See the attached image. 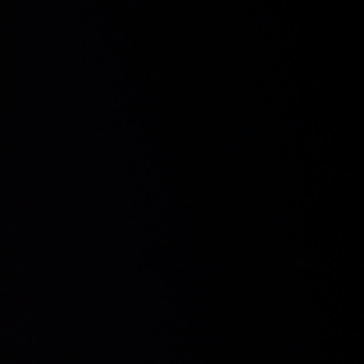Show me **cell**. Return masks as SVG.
<instances>
[]
</instances>
